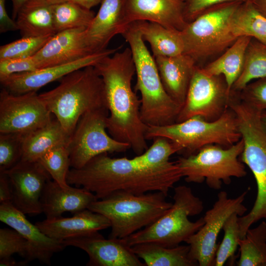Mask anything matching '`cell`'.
<instances>
[{
  "label": "cell",
  "mask_w": 266,
  "mask_h": 266,
  "mask_svg": "<svg viewBox=\"0 0 266 266\" xmlns=\"http://www.w3.org/2000/svg\"><path fill=\"white\" fill-rule=\"evenodd\" d=\"M236 36H247L266 45V17L252 1L242 3L234 18Z\"/></svg>",
  "instance_id": "31"
},
{
  "label": "cell",
  "mask_w": 266,
  "mask_h": 266,
  "mask_svg": "<svg viewBox=\"0 0 266 266\" xmlns=\"http://www.w3.org/2000/svg\"><path fill=\"white\" fill-rule=\"evenodd\" d=\"M251 39L247 36L239 37L218 58L202 67L203 70L209 75L223 76L229 89L232 91L242 72L246 51Z\"/></svg>",
  "instance_id": "28"
},
{
  "label": "cell",
  "mask_w": 266,
  "mask_h": 266,
  "mask_svg": "<svg viewBox=\"0 0 266 266\" xmlns=\"http://www.w3.org/2000/svg\"><path fill=\"white\" fill-rule=\"evenodd\" d=\"M229 106L235 114L243 141L241 161L249 167L257 185L253 206L248 213L238 217L242 239L253 224L266 220V128L261 119V111L239 99H232Z\"/></svg>",
  "instance_id": "5"
},
{
  "label": "cell",
  "mask_w": 266,
  "mask_h": 266,
  "mask_svg": "<svg viewBox=\"0 0 266 266\" xmlns=\"http://www.w3.org/2000/svg\"><path fill=\"white\" fill-rule=\"evenodd\" d=\"M86 29H69L53 35L33 56L38 69L72 62L91 54L85 39Z\"/></svg>",
  "instance_id": "20"
},
{
  "label": "cell",
  "mask_w": 266,
  "mask_h": 266,
  "mask_svg": "<svg viewBox=\"0 0 266 266\" xmlns=\"http://www.w3.org/2000/svg\"><path fill=\"white\" fill-rule=\"evenodd\" d=\"M97 200L95 194L82 187L69 185L64 188L55 181L50 180L43 191L40 204L46 218H52L62 216L66 212L74 214L87 209L92 202Z\"/></svg>",
  "instance_id": "23"
},
{
  "label": "cell",
  "mask_w": 266,
  "mask_h": 266,
  "mask_svg": "<svg viewBox=\"0 0 266 266\" xmlns=\"http://www.w3.org/2000/svg\"><path fill=\"white\" fill-rule=\"evenodd\" d=\"M29 250L27 241L17 231L12 228L0 229V259L18 254L27 261Z\"/></svg>",
  "instance_id": "39"
},
{
  "label": "cell",
  "mask_w": 266,
  "mask_h": 266,
  "mask_svg": "<svg viewBox=\"0 0 266 266\" xmlns=\"http://www.w3.org/2000/svg\"><path fill=\"white\" fill-rule=\"evenodd\" d=\"M48 3L51 5H54L56 4H59L68 1H71V0H45Z\"/></svg>",
  "instance_id": "49"
},
{
  "label": "cell",
  "mask_w": 266,
  "mask_h": 266,
  "mask_svg": "<svg viewBox=\"0 0 266 266\" xmlns=\"http://www.w3.org/2000/svg\"><path fill=\"white\" fill-rule=\"evenodd\" d=\"M171 207L149 226L122 238L131 247L134 245L153 242L166 247L177 246L198 231L204 224L203 217L195 222L189 217L200 214L203 202L193 193L191 188L180 185L174 188Z\"/></svg>",
  "instance_id": "7"
},
{
  "label": "cell",
  "mask_w": 266,
  "mask_h": 266,
  "mask_svg": "<svg viewBox=\"0 0 266 266\" xmlns=\"http://www.w3.org/2000/svg\"><path fill=\"white\" fill-rule=\"evenodd\" d=\"M256 7L266 17V0H253Z\"/></svg>",
  "instance_id": "48"
},
{
  "label": "cell",
  "mask_w": 266,
  "mask_h": 266,
  "mask_svg": "<svg viewBox=\"0 0 266 266\" xmlns=\"http://www.w3.org/2000/svg\"><path fill=\"white\" fill-rule=\"evenodd\" d=\"M4 172L11 183L13 205L25 214L42 213L40 198L52 178L41 163L38 161L21 160Z\"/></svg>",
  "instance_id": "15"
},
{
  "label": "cell",
  "mask_w": 266,
  "mask_h": 266,
  "mask_svg": "<svg viewBox=\"0 0 266 266\" xmlns=\"http://www.w3.org/2000/svg\"><path fill=\"white\" fill-rule=\"evenodd\" d=\"M161 192L135 195L116 192L92 202L88 209L102 214L110 223L109 238L122 239L156 221L172 206Z\"/></svg>",
  "instance_id": "6"
},
{
  "label": "cell",
  "mask_w": 266,
  "mask_h": 266,
  "mask_svg": "<svg viewBox=\"0 0 266 266\" xmlns=\"http://www.w3.org/2000/svg\"><path fill=\"white\" fill-rule=\"evenodd\" d=\"M26 0H11L12 3V18L15 20L18 12Z\"/></svg>",
  "instance_id": "47"
},
{
  "label": "cell",
  "mask_w": 266,
  "mask_h": 266,
  "mask_svg": "<svg viewBox=\"0 0 266 266\" xmlns=\"http://www.w3.org/2000/svg\"><path fill=\"white\" fill-rule=\"evenodd\" d=\"M241 2L215 5L188 23L181 31L185 54L197 65L223 53L238 38L234 31V18Z\"/></svg>",
  "instance_id": "9"
},
{
  "label": "cell",
  "mask_w": 266,
  "mask_h": 266,
  "mask_svg": "<svg viewBox=\"0 0 266 266\" xmlns=\"http://www.w3.org/2000/svg\"><path fill=\"white\" fill-rule=\"evenodd\" d=\"M107 107L90 111L79 120L66 145L70 167L79 168L94 157L107 153H121L131 148L107 133Z\"/></svg>",
  "instance_id": "11"
},
{
  "label": "cell",
  "mask_w": 266,
  "mask_h": 266,
  "mask_svg": "<svg viewBox=\"0 0 266 266\" xmlns=\"http://www.w3.org/2000/svg\"><path fill=\"white\" fill-rule=\"evenodd\" d=\"M243 146L241 138L227 148L207 145L197 153L179 157L176 162L187 182L201 183L205 180L209 188L219 190L222 183L229 184L232 177L246 176L244 164L239 159Z\"/></svg>",
  "instance_id": "10"
},
{
  "label": "cell",
  "mask_w": 266,
  "mask_h": 266,
  "mask_svg": "<svg viewBox=\"0 0 266 266\" xmlns=\"http://www.w3.org/2000/svg\"><path fill=\"white\" fill-rule=\"evenodd\" d=\"M94 66L103 82L109 134L129 144L137 155L142 154L148 148L145 137L147 125L141 118V100L132 87L135 70L130 48L105 57Z\"/></svg>",
  "instance_id": "2"
},
{
  "label": "cell",
  "mask_w": 266,
  "mask_h": 266,
  "mask_svg": "<svg viewBox=\"0 0 266 266\" xmlns=\"http://www.w3.org/2000/svg\"><path fill=\"white\" fill-rule=\"evenodd\" d=\"M67 246L85 251L88 266H144L145 264L122 239L105 238L99 232L63 241Z\"/></svg>",
  "instance_id": "17"
},
{
  "label": "cell",
  "mask_w": 266,
  "mask_h": 266,
  "mask_svg": "<svg viewBox=\"0 0 266 266\" xmlns=\"http://www.w3.org/2000/svg\"><path fill=\"white\" fill-rule=\"evenodd\" d=\"M184 19L190 23L208 9L220 4L229 2H246L253 0H182Z\"/></svg>",
  "instance_id": "42"
},
{
  "label": "cell",
  "mask_w": 266,
  "mask_h": 266,
  "mask_svg": "<svg viewBox=\"0 0 266 266\" xmlns=\"http://www.w3.org/2000/svg\"><path fill=\"white\" fill-rule=\"evenodd\" d=\"M28 263L26 260L17 262L11 257L0 259V266H26Z\"/></svg>",
  "instance_id": "45"
},
{
  "label": "cell",
  "mask_w": 266,
  "mask_h": 266,
  "mask_svg": "<svg viewBox=\"0 0 266 266\" xmlns=\"http://www.w3.org/2000/svg\"><path fill=\"white\" fill-rule=\"evenodd\" d=\"M239 216L237 213H234L227 219L224 224L223 228L224 236L216 251L214 263L215 266H224L234 255L240 239Z\"/></svg>",
  "instance_id": "36"
},
{
  "label": "cell",
  "mask_w": 266,
  "mask_h": 266,
  "mask_svg": "<svg viewBox=\"0 0 266 266\" xmlns=\"http://www.w3.org/2000/svg\"><path fill=\"white\" fill-rule=\"evenodd\" d=\"M135 22L143 40L149 43L154 57H171L184 53L181 31L145 21Z\"/></svg>",
  "instance_id": "27"
},
{
  "label": "cell",
  "mask_w": 266,
  "mask_h": 266,
  "mask_svg": "<svg viewBox=\"0 0 266 266\" xmlns=\"http://www.w3.org/2000/svg\"><path fill=\"white\" fill-rule=\"evenodd\" d=\"M248 192L233 199L229 198L226 191L219 192L217 200L203 217V225L186 241L190 246V258L199 266H214L219 234L231 215L236 213L241 216L247 211L243 202Z\"/></svg>",
  "instance_id": "12"
},
{
  "label": "cell",
  "mask_w": 266,
  "mask_h": 266,
  "mask_svg": "<svg viewBox=\"0 0 266 266\" xmlns=\"http://www.w3.org/2000/svg\"><path fill=\"white\" fill-rule=\"evenodd\" d=\"M12 187L9 177L5 172H0V202H12Z\"/></svg>",
  "instance_id": "44"
},
{
  "label": "cell",
  "mask_w": 266,
  "mask_h": 266,
  "mask_svg": "<svg viewBox=\"0 0 266 266\" xmlns=\"http://www.w3.org/2000/svg\"><path fill=\"white\" fill-rule=\"evenodd\" d=\"M70 137L59 121L56 118L52 119L45 126L24 134L21 160L38 161L50 150L67 145Z\"/></svg>",
  "instance_id": "26"
},
{
  "label": "cell",
  "mask_w": 266,
  "mask_h": 266,
  "mask_svg": "<svg viewBox=\"0 0 266 266\" xmlns=\"http://www.w3.org/2000/svg\"><path fill=\"white\" fill-rule=\"evenodd\" d=\"M238 266H266V222L249 229L245 237L240 239Z\"/></svg>",
  "instance_id": "30"
},
{
  "label": "cell",
  "mask_w": 266,
  "mask_h": 266,
  "mask_svg": "<svg viewBox=\"0 0 266 266\" xmlns=\"http://www.w3.org/2000/svg\"><path fill=\"white\" fill-rule=\"evenodd\" d=\"M24 134L0 133V172L13 167L22 158Z\"/></svg>",
  "instance_id": "38"
},
{
  "label": "cell",
  "mask_w": 266,
  "mask_h": 266,
  "mask_svg": "<svg viewBox=\"0 0 266 266\" xmlns=\"http://www.w3.org/2000/svg\"><path fill=\"white\" fill-rule=\"evenodd\" d=\"M55 88L39 97L70 135L86 113L107 107L101 77L94 66L73 71Z\"/></svg>",
  "instance_id": "4"
},
{
  "label": "cell",
  "mask_w": 266,
  "mask_h": 266,
  "mask_svg": "<svg viewBox=\"0 0 266 266\" xmlns=\"http://www.w3.org/2000/svg\"><path fill=\"white\" fill-rule=\"evenodd\" d=\"M145 137L146 140L167 138L183 148L186 152L185 156L194 154L207 145L229 147L241 138L235 114L230 107L212 121L197 115L170 125H147Z\"/></svg>",
  "instance_id": "8"
},
{
  "label": "cell",
  "mask_w": 266,
  "mask_h": 266,
  "mask_svg": "<svg viewBox=\"0 0 266 266\" xmlns=\"http://www.w3.org/2000/svg\"><path fill=\"white\" fill-rule=\"evenodd\" d=\"M183 177L176 162L156 167H145L132 159L112 158L104 153L79 168H71L67 176L69 185L93 193L98 200L119 192L140 195L169 190Z\"/></svg>",
  "instance_id": "1"
},
{
  "label": "cell",
  "mask_w": 266,
  "mask_h": 266,
  "mask_svg": "<svg viewBox=\"0 0 266 266\" xmlns=\"http://www.w3.org/2000/svg\"><path fill=\"white\" fill-rule=\"evenodd\" d=\"M120 47L106 49L90 54L76 61L35 71L11 74L0 80L2 88L10 93L19 95L36 92L41 87L60 80L68 73L88 66H94L100 61L116 52Z\"/></svg>",
  "instance_id": "16"
},
{
  "label": "cell",
  "mask_w": 266,
  "mask_h": 266,
  "mask_svg": "<svg viewBox=\"0 0 266 266\" xmlns=\"http://www.w3.org/2000/svg\"><path fill=\"white\" fill-rule=\"evenodd\" d=\"M12 202L0 203V221L17 231L27 241L29 250L27 261L37 260L50 265L55 253L62 251L66 246L63 241L50 237L42 232L26 218Z\"/></svg>",
  "instance_id": "18"
},
{
  "label": "cell",
  "mask_w": 266,
  "mask_h": 266,
  "mask_svg": "<svg viewBox=\"0 0 266 266\" xmlns=\"http://www.w3.org/2000/svg\"><path fill=\"white\" fill-rule=\"evenodd\" d=\"M154 58L165 91L172 99L182 106L197 66L196 63L192 58L184 53Z\"/></svg>",
  "instance_id": "24"
},
{
  "label": "cell",
  "mask_w": 266,
  "mask_h": 266,
  "mask_svg": "<svg viewBox=\"0 0 266 266\" xmlns=\"http://www.w3.org/2000/svg\"><path fill=\"white\" fill-rule=\"evenodd\" d=\"M233 94L223 76L209 75L197 66L176 122L197 115L209 121L215 120L229 107Z\"/></svg>",
  "instance_id": "13"
},
{
  "label": "cell",
  "mask_w": 266,
  "mask_h": 266,
  "mask_svg": "<svg viewBox=\"0 0 266 266\" xmlns=\"http://www.w3.org/2000/svg\"><path fill=\"white\" fill-rule=\"evenodd\" d=\"M35 224L48 236L61 241L110 227V223L106 217L88 209L77 212L71 217L46 218Z\"/></svg>",
  "instance_id": "21"
},
{
  "label": "cell",
  "mask_w": 266,
  "mask_h": 266,
  "mask_svg": "<svg viewBox=\"0 0 266 266\" xmlns=\"http://www.w3.org/2000/svg\"><path fill=\"white\" fill-rule=\"evenodd\" d=\"M127 0H102L91 24L85 30V39L91 53L106 49L116 35L122 34L128 24L126 20Z\"/></svg>",
  "instance_id": "19"
},
{
  "label": "cell",
  "mask_w": 266,
  "mask_h": 266,
  "mask_svg": "<svg viewBox=\"0 0 266 266\" xmlns=\"http://www.w3.org/2000/svg\"><path fill=\"white\" fill-rule=\"evenodd\" d=\"M102 0H71L86 8H91L101 3Z\"/></svg>",
  "instance_id": "46"
},
{
  "label": "cell",
  "mask_w": 266,
  "mask_h": 266,
  "mask_svg": "<svg viewBox=\"0 0 266 266\" xmlns=\"http://www.w3.org/2000/svg\"><path fill=\"white\" fill-rule=\"evenodd\" d=\"M261 119L264 126L266 128V111L262 112Z\"/></svg>",
  "instance_id": "50"
},
{
  "label": "cell",
  "mask_w": 266,
  "mask_h": 266,
  "mask_svg": "<svg viewBox=\"0 0 266 266\" xmlns=\"http://www.w3.org/2000/svg\"><path fill=\"white\" fill-rule=\"evenodd\" d=\"M131 249L147 266H199L189 256V245L166 247L156 243L144 242L134 245Z\"/></svg>",
  "instance_id": "29"
},
{
  "label": "cell",
  "mask_w": 266,
  "mask_h": 266,
  "mask_svg": "<svg viewBox=\"0 0 266 266\" xmlns=\"http://www.w3.org/2000/svg\"><path fill=\"white\" fill-rule=\"evenodd\" d=\"M22 37L53 35L52 5L45 0H26L15 19Z\"/></svg>",
  "instance_id": "25"
},
{
  "label": "cell",
  "mask_w": 266,
  "mask_h": 266,
  "mask_svg": "<svg viewBox=\"0 0 266 266\" xmlns=\"http://www.w3.org/2000/svg\"><path fill=\"white\" fill-rule=\"evenodd\" d=\"M130 46L136 74L135 91L141 94L140 115L147 125L165 126L176 122L182 106L167 94L155 58L146 47L135 23L122 34Z\"/></svg>",
  "instance_id": "3"
},
{
  "label": "cell",
  "mask_w": 266,
  "mask_h": 266,
  "mask_svg": "<svg viewBox=\"0 0 266 266\" xmlns=\"http://www.w3.org/2000/svg\"><path fill=\"white\" fill-rule=\"evenodd\" d=\"M264 77H266V45L252 38L246 51L242 72L232 91L239 92L251 82Z\"/></svg>",
  "instance_id": "32"
},
{
  "label": "cell",
  "mask_w": 266,
  "mask_h": 266,
  "mask_svg": "<svg viewBox=\"0 0 266 266\" xmlns=\"http://www.w3.org/2000/svg\"><path fill=\"white\" fill-rule=\"evenodd\" d=\"M6 0H0V33H4L18 30L15 20L10 18L6 11Z\"/></svg>",
  "instance_id": "43"
},
{
  "label": "cell",
  "mask_w": 266,
  "mask_h": 266,
  "mask_svg": "<svg viewBox=\"0 0 266 266\" xmlns=\"http://www.w3.org/2000/svg\"><path fill=\"white\" fill-rule=\"evenodd\" d=\"M55 33L72 29L87 28L95 13L76 3L68 1L52 5Z\"/></svg>",
  "instance_id": "33"
},
{
  "label": "cell",
  "mask_w": 266,
  "mask_h": 266,
  "mask_svg": "<svg viewBox=\"0 0 266 266\" xmlns=\"http://www.w3.org/2000/svg\"><path fill=\"white\" fill-rule=\"evenodd\" d=\"M126 20L128 25L145 21L179 31L188 24L182 0H127Z\"/></svg>",
  "instance_id": "22"
},
{
  "label": "cell",
  "mask_w": 266,
  "mask_h": 266,
  "mask_svg": "<svg viewBox=\"0 0 266 266\" xmlns=\"http://www.w3.org/2000/svg\"><path fill=\"white\" fill-rule=\"evenodd\" d=\"M239 92L240 100L260 111H266V77L251 82Z\"/></svg>",
  "instance_id": "40"
},
{
  "label": "cell",
  "mask_w": 266,
  "mask_h": 266,
  "mask_svg": "<svg viewBox=\"0 0 266 266\" xmlns=\"http://www.w3.org/2000/svg\"><path fill=\"white\" fill-rule=\"evenodd\" d=\"M52 35L22 37L20 39L1 45L0 47V60L33 57Z\"/></svg>",
  "instance_id": "37"
},
{
  "label": "cell",
  "mask_w": 266,
  "mask_h": 266,
  "mask_svg": "<svg viewBox=\"0 0 266 266\" xmlns=\"http://www.w3.org/2000/svg\"><path fill=\"white\" fill-rule=\"evenodd\" d=\"M49 173L52 179L61 186H69L67 176L70 161L66 145L56 147L45 153L38 160Z\"/></svg>",
  "instance_id": "35"
},
{
  "label": "cell",
  "mask_w": 266,
  "mask_h": 266,
  "mask_svg": "<svg viewBox=\"0 0 266 266\" xmlns=\"http://www.w3.org/2000/svg\"><path fill=\"white\" fill-rule=\"evenodd\" d=\"M152 145L142 154L132 159L137 164L145 167H156L168 164L170 157L183 151V148L177 143L164 137L153 139Z\"/></svg>",
  "instance_id": "34"
},
{
  "label": "cell",
  "mask_w": 266,
  "mask_h": 266,
  "mask_svg": "<svg viewBox=\"0 0 266 266\" xmlns=\"http://www.w3.org/2000/svg\"><path fill=\"white\" fill-rule=\"evenodd\" d=\"M38 69L34 57L0 60V80L11 74Z\"/></svg>",
  "instance_id": "41"
},
{
  "label": "cell",
  "mask_w": 266,
  "mask_h": 266,
  "mask_svg": "<svg viewBox=\"0 0 266 266\" xmlns=\"http://www.w3.org/2000/svg\"><path fill=\"white\" fill-rule=\"evenodd\" d=\"M51 114L36 92L0 93V133L27 134L48 124Z\"/></svg>",
  "instance_id": "14"
}]
</instances>
